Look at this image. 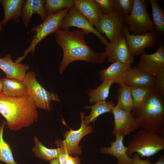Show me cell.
<instances>
[{
  "label": "cell",
  "mask_w": 164,
  "mask_h": 164,
  "mask_svg": "<svg viewBox=\"0 0 164 164\" xmlns=\"http://www.w3.org/2000/svg\"><path fill=\"white\" fill-rule=\"evenodd\" d=\"M132 112L139 128L164 136V100L157 92L153 91L144 104Z\"/></svg>",
  "instance_id": "cell-3"
},
{
  "label": "cell",
  "mask_w": 164,
  "mask_h": 164,
  "mask_svg": "<svg viewBox=\"0 0 164 164\" xmlns=\"http://www.w3.org/2000/svg\"><path fill=\"white\" fill-rule=\"evenodd\" d=\"M74 7L94 26L104 14L95 0H74Z\"/></svg>",
  "instance_id": "cell-15"
},
{
  "label": "cell",
  "mask_w": 164,
  "mask_h": 164,
  "mask_svg": "<svg viewBox=\"0 0 164 164\" xmlns=\"http://www.w3.org/2000/svg\"><path fill=\"white\" fill-rule=\"evenodd\" d=\"M115 140L112 142L109 147H103L100 149L101 153L108 154L115 157L117 159L116 164H131L132 159L127 154V147L123 142L124 136L115 135Z\"/></svg>",
  "instance_id": "cell-18"
},
{
  "label": "cell",
  "mask_w": 164,
  "mask_h": 164,
  "mask_svg": "<svg viewBox=\"0 0 164 164\" xmlns=\"http://www.w3.org/2000/svg\"><path fill=\"white\" fill-rule=\"evenodd\" d=\"M155 77L141 70L137 66H135L128 70L124 84L130 87L143 86L153 88Z\"/></svg>",
  "instance_id": "cell-17"
},
{
  "label": "cell",
  "mask_w": 164,
  "mask_h": 164,
  "mask_svg": "<svg viewBox=\"0 0 164 164\" xmlns=\"http://www.w3.org/2000/svg\"><path fill=\"white\" fill-rule=\"evenodd\" d=\"M25 0H0L4 10V16L1 22L5 26L11 19L17 23L21 15Z\"/></svg>",
  "instance_id": "cell-21"
},
{
  "label": "cell",
  "mask_w": 164,
  "mask_h": 164,
  "mask_svg": "<svg viewBox=\"0 0 164 164\" xmlns=\"http://www.w3.org/2000/svg\"><path fill=\"white\" fill-rule=\"evenodd\" d=\"M104 14L114 13V0H95Z\"/></svg>",
  "instance_id": "cell-34"
},
{
  "label": "cell",
  "mask_w": 164,
  "mask_h": 164,
  "mask_svg": "<svg viewBox=\"0 0 164 164\" xmlns=\"http://www.w3.org/2000/svg\"><path fill=\"white\" fill-rule=\"evenodd\" d=\"M70 8L64 9L56 13L48 15L43 22L32 28L31 31L34 32L33 39L28 48L24 51L23 55L15 60L20 62L29 53L32 54L38 44L49 34L55 33L60 28L62 21Z\"/></svg>",
  "instance_id": "cell-5"
},
{
  "label": "cell",
  "mask_w": 164,
  "mask_h": 164,
  "mask_svg": "<svg viewBox=\"0 0 164 164\" xmlns=\"http://www.w3.org/2000/svg\"><path fill=\"white\" fill-rule=\"evenodd\" d=\"M134 0H114V13L124 17L129 15L133 9Z\"/></svg>",
  "instance_id": "cell-31"
},
{
  "label": "cell",
  "mask_w": 164,
  "mask_h": 164,
  "mask_svg": "<svg viewBox=\"0 0 164 164\" xmlns=\"http://www.w3.org/2000/svg\"><path fill=\"white\" fill-rule=\"evenodd\" d=\"M5 120L2 121L0 125V161L6 164H18L14 158L11 148L3 138Z\"/></svg>",
  "instance_id": "cell-28"
},
{
  "label": "cell",
  "mask_w": 164,
  "mask_h": 164,
  "mask_svg": "<svg viewBox=\"0 0 164 164\" xmlns=\"http://www.w3.org/2000/svg\"><path fill=\"white\" fill-rule=\"evenodd\" d=\"M152 9L153 23L162 36L164 32V11L156 0H149Z\"/></svg>",
  "instance_id": "cell-30"
},
{
  "label": "cell",
  "mask_w": 164,
  "mask_h": 164,
  "mask_svg": "<svg viewBox=\"0 0 164 164\" xmlns=\"http://www.w3.org/2000/svg\"><path fill=\"white\" fill-rule=\"evenodd\" d=\"M124 22V17L115 13L103 14L95 29L111 42L121 32Z\"/></svg>",
  "instance_id": "cell-13"
},
{
  "label": "cell",
  "mask_w": 164,
  "mask_h": 164,
  "mask_svg": "<svg viewBox=\"0 0 164 164\" xmlns=\"http://www.w3.org/2000/svg\"><path fill=\"white\" fill-rule=\"evenodd\" d=\"M159 48L152 54L144 52L140 56L138 67L141 70L155 76L164 71V46L161 41Z\"/></svg>",
  "instance_id": "cell-12"
},
{
  "label": "cell",
  "mask_w": 164,
  "mask_h": 164,
  "mask_svg": "<svg viewBox=\"0 0 164 164\" xmlns=\"http://www.w3.org/2000/svg\"><path fill=\"white\" fill-rule=\"evenodd\" d=\"M114 83L110 80H105L95 89H89L87 92L90 97L89 102L93 104L101 101H104L109 96L110 88Z\"/></svg>",
  "instance_id": "cell-26"
},
{
  "label": "cell",
  "mask_w": 164,
  "mask_h": 164,
  "mask_svg": "<svg viewBox=\"0 0 164 164\" xmlns=\"http://www.w3.org/2000/svg\"><path fill=\"white\" fill-rule=\"evenodd\" d=\"M131 158L132 159L131 164H153L148 158L145 160L142 159L139 155L136 153H135Z\"/></svg>",
  "instance_id": "cell-35"
},
{
  "label": "cell",
  "mask_w": 164,
  "mask_h": 164,
  "mask_svg": "<svg viewBox=\"0 0 164 164\" xmlns=\"http://www.w3.org/2000/svg\"><path fill=\"white\" fill-rule=\"evenodd\" d=\"M115 106L114 103L112 101L104 100L96 102L91 106H85L84 108L91 109V112L88 115L84 116L83 122L84 124L88 125L91 123H94L98 117L100 115L106 113H111L112 108Z\"/></svg>",
  "instance_id": "cell-23"
},
{
  "label": "cell",
  "mask_w": 164,
  "mask_h": 164,
  "mask_svg": "<svg viewBox=\"0 0 164 164\" xmlns=\"http://www.w3.org/2000/svg\"><path fill=\"white\" fill-rule=\"evenodd\" d=\"M3 28V25L1 23V22H0V32L2 31Z\"/></svg>",
  "instance_id": "cell-40"
},
{
  "label": "cell",
  "mask_w": 164,
  "mask_h": 164,
  "mask_svg": "<svg viewBox=\"0 0 164 164\" xmlns=\"http://www.w3.org/2000/svg\"><path fill=\"white\" fill-rule=\"evenodd\" d=\"M84 113H80L81 123L80 128L77 130H73L71 129L67 131L64 134L65 139L63 140L68 154L70 155H80L82 153L81 146L79 143L81 139L86 135L93 132L91 126L85 125L83 122Z\"/></svg>",
  "instance_id": "cell-14"
},
{
  "label": "cell",
  "mask_w": 164,
  "mask_h": 164,
  "mask_svg": "<svg viewBox=\"0 0 164 164\" xmlns=\"http://www.w3.org/2000/svg\"><path fill=\"white\" fill-rule=\"evenodd\" d=\"M28 89V95L37 108L50 111L52 108V101L60 102L58 95L44 88L36 80V74L33 71L27 73L23 80Z\"/></svg>",
  "instance_id": "cell-7"
},
{
  "label": "cell",
  "mask_w": 164,
  "mask_h": 164,
  "mask_svg": "<svg viewBox=\"0 0 164 164\" xmlns=\"http://www.w3.org/2000/svg\"><path fill=\"white\" fill-rule=\"evenodd\" d=\"M116 98L118 102L115 106L125 111L132 112L134 103L130 87L124 84L120 85L117 90Z\"/></svg>",
  "instance_id": "cell-24"
},
{
  "label": "cell",
  "mask_w": 164,
  "mask_h": 164,
  "mask_svg": "<svg viewBox=\"0 0 164 164\" xmlns=\"http://www.w3.org/2000/svg\"><path fill=\"white\" fill-rule=\"evenodd\" d=\"M74 0H46L44 9L47 16L74 6Z\"/></svg>",
  "instance_id": "cell-29"
},
{
  "label": "cell",
  "mask_w": 164,
  "mask_h": 164,
  "mask_svg": "<svg viewBox=\"0 0 164 164\" xmlns=\"http://www.w3.org/2000/svg\"><path fill=\"white\" fill-rule=\"evenodd\" d=\"M34 145L32 151L37 157L46 161H50L57 158L59 149H49L44 146L36 136L34 137Z\"/></svg>",
  "instance_id": "cell-25"
},
{
  "label": "cell",
  "mask_w": 164,
  "mask_h": 164,
  "mask_svg": "<svg viewBox=\"0 0 164 164\" xmlns=\"http://www.w3.org/2000/svg\"><path fill=\"white\" fill-rule=\"evenodd\" d=\"M85 35L80 29L72 31L60 29L55 33L56 42L63 53L59 70L60 74L63 73L69 64L74 61L81 60L101 64L107 58L105 51L96 52L88 46Z\"/></svg>",
  "instance_id": "cell-1"
},
{
  "label": "cell",
  "mask_w": 164,
  "mask_h": 164,
  "mask_svg": "<svg viewBox=\"0 0 164 164\" xmlns=\"http://www.w3.org/2000/svg\"><path fill=\"white\" fill-rule=\"evenodd\" d=\"M131 89L134 108L139 107L144 104L154 91L152 87H132Z\"/></svg>",
  "instance_id": "cell-27"
},
{
  "label": "cell",
  "mask_w": 164,
  "mask_h": 164,
  "mask_svg": "<svg viewBox=\"0 0 164 164\" xmlns=\"http://www.w3.org/2000/svg\"><path fill=\"white\" fill-rule=\"evenodd\" d=\"M66 164H81L78 155H76L75 157H73L68 154Z\"/></svg>",
  "instance_id": "cell-36"
},
{
  "label": "cell",
  "mask_w": 164,
  "mask_h": 164,
  "mask_svg": "<svg viewBox=\"0 0 164 164\" xmlns=\"http://www.w3.org/2000/svg\"><path fill=\"white\" fill-rule=\"evenodd\" d=\"M2 79L0 78V92L2 91Z\"/></svg>",
  "instance_id": "cell-39"
},
{
  "label": "cell",
  "mask_w": 164,
  "mask_h": 164,
  "mask_svg": "<svg viewBox=\"0 0 164 164\" xmlns=\"http://www.w3.org/2000/svg\"><path fill=\"white\" fill-rule=\"evenodd\" d=\"M37 109L28 95L12 97L0 92V113L5 119L6 125L11 130L18 131L37 122Z\"/></svg>",
  "instance_id": "cell-2"
},
{
  "label": "cell",
  "mask_w": 164,
  "mask_h": 164,
  "mask_svg": "<svg viewBox=\"0 0 164 164\" xmlns=\"http://www.w3.org/2000/svg\"><path fill=\"white\" fill-rule=\"evenodd\" d=\"M71 26L80 29L85 35L92 33L97 36L101 43L105 45L108 42L106 38L99 33L88 21L73 6L70 8L68 12L64 17L60 29H67Z\"/></svg>",
  "instance_id": "cell-10"
},
{
  "label": "cell",
  "mask_w": 164,
  "mask_h": 164,
  "mask_svg": "<svg viewBox=\"0 0 164 164\" xmlns=\"http://www.w3.org/2000/svg\"><path fill=\"white\" fill-rule=\"evenodd\" d=\"M114 117V125L112 134L128 135L139 128L132 112L125 111L116 106L112 109Z\"/></svg>",
  "instance_id": "cell-11"
},
{
  "label": "cell",
  "mask_w": 164,
  "mask_h": 164,
  "mask_svg": "<svg viewBox=\"0 0 164 164\" xmlns=\"http://www.w3.org/2000/svg\"><path fill=\"white\" fill-rule=\"evenodd\" d=\"M49 162L50 164H59L57 158L52 159L49 161Z\"/></svg>",
  "instance_id": "cell-38"
},
{
  "label": "cell",
  "mask_w": 164,
  "mask_h": 164,
  "mask_svg": "<svg viewBox=\"0 0 164 164\" xmlns=\"http://www.w3.org/2000/svg\"><path fill=\"white\" fill-rule=\"evenodd\" d=\"M105 46V52L109 62L118 61L130 65L133 63L134 57L130 51L123 28L120 33Z\"/></svg>",
  "instance_id": "cell-9"
},
{
  "label": "cell",
  "mask_w": 164,
  "mask_h": 164,
  "mask_svg": "<svg viewBox=\"0 0 164 164\" xmlns=\"http://www.w3.org/2000/svg\"><path fill=\"white\" fill-rule=\"evenodd\" d=\"M131 67L130 65L125 64L118 61L114 62L107 68L100 70V80L102 81L110 80L119 85L122 84L127 72Z\"/></svg>",
  "instance_id": "cell-19"
},
{
  "label": "cell",
  "mask_w": 164,
  "mask_h": 164,
  "mask_svg": "<svg viewBox=\"0 0 164 164\" xmlns=\"http://www.w3.org/2000/svg\"><path fill=\"white\" fill-rule=\"evenodd\" d=\"M56 144L59 149L57 159L59 164H66L67 156L69 154L63 140H57Z\"/></svg>",
  "instance_id": "cell-32"
},
{
  "label": "cell",
  "mask_w": 164,
  "mask_h": 164,
  "mask_svg": "<svg viewBox=\"0 0 164 164\" xmlns=\"http://www.w3.org/2000/svg\"><path fill=\"white\" fill-rule=\"evenodd\" d=\"M45 0H26L23 5L20 18L26 27L28 26L32 15L38 14L44 20L47 16L44 9Z\"/></svg>",
  "instance_id": "cell-20"
},
{
  "label": "cell",
  "mask_w": 164,
  "mask_h": 164,
  "mask_svg": "<svg viewBox=\"0 0 164 164\" xmlns=\"http://www.w3.org/2000/svg\"><path fill=\"white\" fill-rule=\"evenodd\" d=\"M123 29L130 51L134 56H140L146 48H154L161 41L162 36L155 32H147L142 35L131 34L127 26Z\"/></svg>",
  "instance_id": "cell-8"
},
{
  "label": "cell",
  "mask_w": 164,
  "mask_h": 164,
  "mask_svg": "<svg viewBox=\"0 0 164 164\" xmlns=\"http://www.w3.org/2000/svg\"><path fill=\"white\" fill-rule=\"evenodd\" d=\"M29 68L27 64L14 62L10 54L0 58V69L5 73L6 78L23 80Z\"/></svg>",
  "instance_id": "cell-16"
},
{
  "label": "cell",
  "mask_w": 164,
  "mask_h": 164,
  "mask_svg": "<svg viewBox=\"0 0 164 164\" xmlns=\"http://www.w3.org/2000/svg\"><path fill=\"white\" fill-rule=\"evenodd\" d=\"M164 150V136L140 128L134 134L127 147V154L131 157L138 153L141 158H148Z\"/></svg>",
  "instance_id": "cell-4"
},
{
  "label": "cell",
  "mask_w": 164,
  "mask_h": 164,
  "mask_svg": "<svg viewBox=\"0 0 164 164\" xmlns=\"http://www.w3.org/2000/svg\"><path fill=\"white\" fill-rule=\"evenodd\" d=\"M153 88L160 95L164 96V71L155 76Z\"/></svg>",
  "instance_id": "cell-33"
},
{
  "label": "cell",
  "mask_w": 164,
  "mask_h": 164,
  "mask_svg": "<svg viewBox=\"0 0 164 164\" xmlns=\"http://www.w3.org/2000/svg\"><path fill=\"white\" fill-rule=\"evenodd\" d=\"M134 1L131 13L124 17V22L128 25L129 32L135 35H142L150 32H155L160 34L147 11V1L144 0H134Z\"/></svg>",
  "instance_id": "cell-6"
},
{
  "label": "cell",
  "mask_w": 164,
  "mask_h": 164,
  "mask_svg": "<svg viewBox=\"0 0 164 164\" xmlns=\"http://www.w3.org/2000/svg\"><path fill=\"white\" fill-rule=\"evenodd\" d=\"M153 164H164V155H161L158 160Z\"/></svg>",
  "instance_id": "cell-37"
},
{
  "label": "cell",
  "mask_w": 164,
  "mask_h": 164,
  "mask_svg": "<svg viewBox=\"0 0 164 164\" xmlns=\"http://www.w3.org/2000/svg\"><path fill=\"white\" fill-rule=\"evenodd\" d=\"M1 79L2 92L5 95L12 97H19L28 95V88L23 80L6 77Z\"/></svg>",
  "instance_id": "cell-22"
}]
</instances>
